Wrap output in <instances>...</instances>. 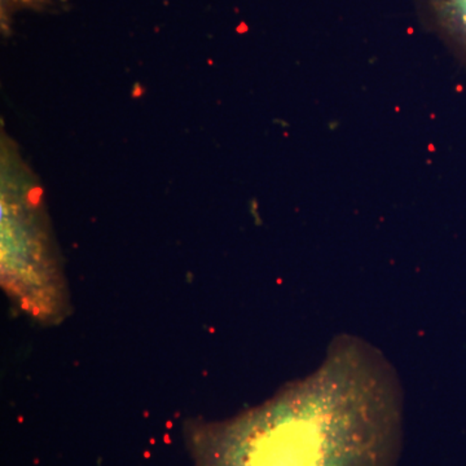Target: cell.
<instances>
[{
    "label": "cell",
    "mask_w": 466,
    "mask_h": 466,
    "mask_svg": "<svg viewBox=\"0 0 466 466\" xmlns=\"http://www.w3.org/2000/svg\"><path fill=\"white\" fill-rule=\"evenodd\" d=\"M403 410L390 361L339 337L315 372L220 429L208 466H398Z\"/></svg>",
    "instance_id": "cell-1"
},
{
    "label": "cell",
    "mask_w": 466,
    "mask_h": 466,
    "mask_svg": "<svg viewBox=\"0 0 466 466\" xmlns=\"http://www.w3.org/2000/svg\"><path fill=\"white\" fill-rule=\"evenodd\" d=\"M426 20L466 60V0H419Z\"/></svg>",
    "instance_id": "cell-2"
},
{
    "label": "cell",
    "mask_w": 466,
    "mask_h": 466,
    "mask_svg": "<svg viewBox=\"0 0 466 466\" xmlns=\"http://www.w3.org/2000/svg\"><path fill=\"white\" fill-rule=\"evenodd\" d=\"M5 7H34L39 8L50 5L51 0H2ZM5 7H3L5 9Z\"/></svg>",
    "instance_id": "cell-3"
}]
</instances>
